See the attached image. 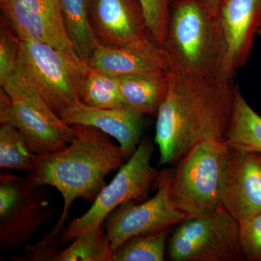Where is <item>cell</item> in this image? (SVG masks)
I'll use <instances>...</instances> for the list:
<instances>
[{
  "label": "cell",
  "mask_w": 261,
  "mask_h": 261,
  "mask_svg": "<svg viewBox=\"0 0 261 261\" xmlns=\"http://www.w3.org/2000/svg\"><path fill=\"white\" fill-rule=\"evenodd\" d=\"M167 95L158 111L159 165L175 166L197 144L224 142L232 115L233 80L185 78L168 73Z\"/></svg>",
  "instance_id": "cell-1"
},
{
  "label": "cell",
  "mask_w": 261,
  "mask_h": 261,
  "mask_svg": "<svg viewBox=\"0 0 261 261\" xmlns=\"http://www.w3.org/2000/svg\"><path fill=\"white\" fill-rule=\"evenodd\" d=\"M75 135L65 148L35 154L34 168L25 176L32 187L56 188L63 197L58 224L64 225L78 199L93 202L106 186V178L126 162L119 145L93 127L73 125Z\"/></svg>",
  "instance_id": "cell-2"
},
{
  "label": "cell",
  "mask_w": 261,
  "mask_h": 261,
  "mask_svg": "<svg viewBox=\"0 0 261 261\" xmlns=\"http://www.w3.org/2000/svg\"><path fill=\"white\" fill-rule=\"evenodd\" d=\"M168 69L185 78L233 80L226 74L227 47L219 11L196 0H173L162 47Z\"/></svg>",
  "instance_id": "cell-3"
},
{
  "label": "cell",
  "mask_w": 261,
  "mask_h": 261,
  "mask_svg": "<svg viewBox=\"0 0 261 261\" xmlns=\"http://www.w3.org/2000/svg\"><path fill=\"white\" fill-rule=\"evenodd\" d=\"M0 124L20 130L37 154L65 148L75 135L74 127L51 109L18 67L1 85Z\"/></svg>",
  "instance_id": "cell-4"
},
{
  "label": "cell",
  "mask_w": 261,
  "mask_h": 261,
  "mask_svg": "<svg viewBox=\"0 0 261 261\" xmlns=\"http://www.w3.org/2000/svg\"><path fill=\"white\" fill-rule=\"evenodd\" d=\"M228 152L224 142L205 141L192 147L173 166L170 199L189 219L224 208L221 187Z\"/></svg>",
  "instance_id": "cell-5"
},
{
  "label": "cell",
  "mask_w": 261,
  "mask_h": 261,
  "mask_svg": "<svg viewBox=\"0 0 261 261\" xmlns=\"http://www.w3.org/2000/svg\"><path fill=\"white\" fill-rule=\"evenodd\" d=\"M77 56L44 43L21 42L17 67L58 115L81 102L87 66Z\"/></svg>",
  "instance_id": "cell-6"
},
{
  "label": "cell",
  "mask_w": 261,
  "mask_h": 261,
  "mask_svg": "<svg viewBox=\"0 0 261 261\" xmlns=\"http://www.w3.org/2000/svg\"><path fill=\"white\" fill-rule=\"evenodd\" d=\"M153 146L149 141H141L129 159L103 187L85 214L72 220L62 233L63 245L72 242L86 230L102 226L108 216L125 202H142L149 199V192L160 171L151 164Z\"/></svg>",
  "instance_id": "cell-7"
},
{
  "label": "cell",
  "mask_w": 261,
  "mask_h": 261,
  "mask_svg": "<svg viewBox=\"0 0 261 261\" xmlns=\"http://www.w3.org/2000/svg\"><path fill=\"white\" fill-rule=\"evenodd\" d=\"M171 261H243L239 222L222 208L214 214L190 218L176 225L170 235Z\"/></svg>",
  "instance_id": "cell-8"
},
{
  "label": "cell",
  "mask_w": 261,
  "mask_h": 261,
  "mask_svg": "<svg viewBox=\"0 0 261 261\" xmlns=\"http://www.w3.org/2000/svg\"><path fill=\"white\" fill-rule=\"evenodd\" d=\"M50 194L10 173L0 174V250L28 241L50 219Z\"/></svg>",
  "instance_id": "cell-9"
},
{
  "label": "cell",
  "mask_w": 261,
  "mask_h": 261,
  "mask_svg": "<svg viewBox=\"0 0 261 261\" xmlns=\"http://www.w3.org/2000/svg\"><path fill=\"white\" fill-rule=\"evenodd\" d=\"M89 8L99 44L138 51L168 68L137 0H89Z\"/></svg>",
  "instance_id": "cell-10"
},
{
  "label": "cell",
  "mask_w": 261,
  "mask_h": 261,
  "mask_svg": "<svg viewBox=\"0 0 261 261\" xmlns=\"http://www.w3.org/2000/svg\"><path fill=\"white\" fill-rule=\"evenodd\" d=\"M172 168L160 171L153 184L155 195L142 202H125L108 216L103 226L113 251L139 235L159 232L189 219L174 207L169 196Z\"/></svg>",
  "instance_id": "cell-11"
},
{
  "label": "cell",
  "mask_w": 261,
  "mask_h": 261,
  "mask_svg": "<svg viewBox=\"0 0 261 261\" xmlns=\"http://www.w3.org/2000/svg\"><path fill=\"white\" fill-rule=\"evenodd\" d=\"M0 8L21 42L44 43L77 56L65 30L61 0H0Z\"/></svg>",
  "instance_id": "cell-12"
},
{
  "label": "cell",
  "mask_w": 261,
  "mask_h": 261,
  "mask_svg": "<svg viewBox=\"0 0 261 261\" xmlns=\"http://www.w3.org/2000/svg\"><path fill=\"white\" fill-rule=\"evenodd\" d=\"M221 196L238 221L261 212V153L228 147Z\"/></svg>",
  "instance_id": "cell-13"
},
{
  "label": "cell",
  "mask_w": 261,
  "mask_h": 261,
  "mask_svg": "<svg viewBox=\"0 0 261 261\" xmlns=\"http://www.w3.org/2000/svg\"><path fill=\"white\" fill-rule=\"evenodd\" d=\"M219 14L227 47L226 74L233 80L248 61L261 29V0H222Z\"/></svg>",
  "instance_id": "cell-14"
},
{
  "label": "cell",
  "mask_w": 261,
  "mask_h": 261,
  "mask_svg": "<svg viewBox=\"0 0 261 261\" xmlns=\"http://www.w3.org/2000/svg\"><path fill=\"white\" fill-rule=\"evenodd\" d=\"M60 116L71 126L93 127L114 138L126 161L141 142L144 115L128 106L99 108L80 102L65 110Z\"/></svg>",
  "instance_id": "cell-15"
},
{
  "label": "cell",
  "mask_w": 261,
  "mask_h": 261,
  "mask_svg": "<svg viewBox=\"0 0 261 261\" xmlns=\"http://www.w3.org/2000/svg\"><path fill=\"white\" fill-rule=\"evenodd\" d=\"M89 66L113 76L130 75H165L167 66L142 53L107 47L99 44L87 63Z\"/></svg>",
  "instance_id": "cell-16"
},
{
  "label": "cell",
  "mask_w": 261,
  "mask_h": 261,
  "mask_svg": "<svg viewBox=\"0 0 261 261\" xmlns=\"http://www.w3.org/2000/svg\"><path fill=\"white\" fill-rule=\"evenodd\" d=\"M169 73V72H168ZM165 75H130L118 77L126 106L142 115H157L167 95L169 78Z\"/></svg>",
  "instance_id": "cell-17"
},
{
  "label": "cell",
  "mask_w": 261,
  "mask_h": 261,
  "mask_svg": "<svg viewBox=\"0 0 261 261\" xmlns=\"http://www.w3.org/2000/svg\"><path fill=\"white\" fill-rule=\"evenodd\" d=\"M224 143L229 148L261 153V116L245 100L238 86Z\"/></svg>",
  "instance_id": "cell-18"
},
{
  "label": "cell",
  "mask_w": 261,
  "mask_h": 261,
  "mask_svg": "<svg viewBox=\"0 0 261 261\" xmlns=\"http://www.w3.org/2000/svg\"><path fill=\"white\" fill-rule=\"evenodd\" d=\"M67 35L76 56L87 63L99 42L89 16V0H61Z\"/></svg>",
  "instance_id": "cell-19"
},
{
  "label": "cell",
  "mask_w": 261,
  "mask_h": 261,
  "mask_svg": "<svg viewBox=\"0 0 261 261\" xmlns=\"http://www.w3.org/2000/svg\"><path fill=\"white\" fill-rule=\"evenodd\" d=\"M80 101L91 107L115 108L127 106L122 95L118 77L93 69L88 65L81 84Z\"/></svg>",
  "instance_id": "cell-20"
},
{
  "label": "cell",
  "mask_w": 261,
  "mask_h": 261,
  "mask_svg": "<svg viewBox=\"0 0 261 261\" xmlns=\"http://www.w3.org/2000/svg\"><path fill=\"white\" fill-rule=\"evenodd\" d=\"M113 250L103 225L89 228L62 250L56 261H112Z\"/></svg>",
  "instance_id": "cell-21"
},
{
  "label": "cell",
  "mask_w": 261,
  "mask_h": 261,
  "mask_svg": "<svg viewBox=\"0 0 261 261\" xmlns=\"http://www.w3.org/2000/svg\"><path fill=\"white\" fill-rule=\"evenodd\" d=\"M175 226L130 238L113 251L112 261L166 260V245Z\"/></svg>",
  "instance_id": "cell-22"
},
{
  "label": "cell",
  "mask_w": 261,
  "mask_h": 261,
  "mask_svg": "<svg viewBox=\"0 0 261 261\" xmlns=\"http://www.w3.org/2000/svg\"><path fill=\"white\" fill-rule=\"evenodd\" d=\"M0 125V168L30 172L36 154L20 130L10 125Z\"/></svg>",
  "instance_id": "cell-23"
},
{
  "label": "cell",
  "mask_w": 261,
  "mask_h": 261,
  "mask_svg": "<svg viewBox=\"0 0 261 261\" xmlns=\"http://www.w3.org/2000/svg\"><path fill=\"white\" fill-rule=\"evenodd\" d=\"M154 41L162 49L167 32L171 0H137Z\"/></svg>",
  "instance_id": "cell-24"
},
{
  "label": "cell",
  "mask_w": 261,
  "mask_h": 261,
  "mask_svg": "<svg viewBox=\"0 0 261 261\" xmlns=\"http://www.w3.org/2000/svg\"><path fill=\"white\" fill-rule=\"evenodd\" d=\"M20 40L1 15L0 20V85L14 73L18 65Z\"/></svg>",
  "instance_id": "cell-25"
},
{
  "label": "cell",
  "mask_w": 261,
  "mask_h": 261,
  "mask_svg": "<svg viewBox=\"0 0 261 261\" xmlns=\"http://www.w3.org/2000/svg\"><path fill=\"white\" fill-rule=\"evenodd\" d=\"M238 222L240 246L245 260L261 261V212Z\"/></svg>",
  "instance_id": "cell-26"
},
{
  "label": "cell",
  "mask_w": 261,
  "mask_h": 261,
  "mask_svg": "<svg viewBox=\"0 0 261 261\" xmlns=\"http://www.w3.org/2000/svg\"><path fill=\"white\" fill-rule=\"evenodd\" d=\"M64 226L56 225L50 232L35 245L29 246L25 249L23 256L18 260L31 261H56L62 250L60 248L61 236Z\"/></svg>",
  "instance_id": "cell-27"
},
{
  "label": "cell",
  "mask_w": 261,
  "mask_h": 261,
  "mask_svg": "<svg viewBox=\"0 0 261 261\" xmlns=\"http://www.w3.org/2000/svg\"><path fill=\"white\" fill-rule=\"evenodd\" d=\"M173 0H171V3ZM199 3L204 5L206 8L209 9L215 10V11H219L220 5H221L222 0H196Z\"/></svg>",
  "instance_id": "cell-28"
},
{
  "label": "cell",
  "mask_w": 261,
  "mask_h": 261,
  "mask_svg": "<svg viewBox=\"0 0 261 261\" xmlns=\"http://www.w3.org/2000/svg\"><path fill=\"white\" fill-rule=\"evenodd\" d=\"M258 34H259V35H260V37H261V29H260V31H259Z\"/></svg>",
  "instance_id": "cell-29"
}]
</instances>
